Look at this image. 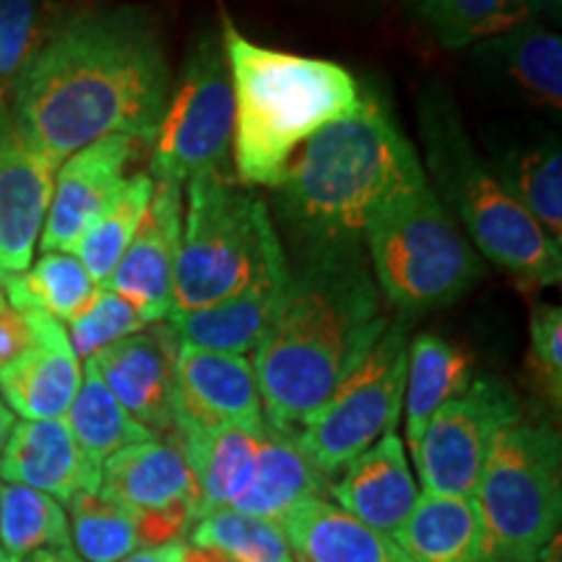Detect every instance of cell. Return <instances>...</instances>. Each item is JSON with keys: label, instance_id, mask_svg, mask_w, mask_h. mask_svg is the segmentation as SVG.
Masks as SVG:
<instances>
[{"label": "cell", "instance_id": "31", "mask_svg": "<svg viewBox=\"0 0 562 562\" xmlns=\"http://www.w3.org/2000/svg\"><path fill=\"white\" fill-rule=\"evenodd\" d=\"M0 547L11 560L24 562L40 552L74 550L68 516L45 492L0 484Z\"/></svg>", "mask_w": 562, "mask_h": 562}, {"label": "cell", "instance_id": "24", "mask_svg": "<svg viewBox=\"0 0 562 562\" xmlns=\"http://www.w3.org/2000/svg\"><path fill=\"white\" fill-rule=\"evenodd\" d=\"M326 487L328 480L313 467L297 438L266 427L248 490L232 510L281 526L300 503L321 497Z\"/></svg>", "mask_w": 562, "mask_h": 562}, {"label": "cell", "instance_id": "12", "mask_svg": "<svg viewBox=\"0 0 562 562\" xmlns=\"http://www.w3.org/2000/svg\"><path fill=\"white\" fill-rule=\"evenodd\" d=\"M100 495L131 513L140 547L182 542L199 521V490L172 440H140L110 456Z\"/></svg>", "mask_w": 562, "mask_h": 562}, {"label": "cell", "instance_id": "11", "mask_svg": "<svg viewBox=\"0 0 562 562\" xmlns=\"http://www.w3.org/2000/svg\"><path fill=\"white\" fill-rule=\"evenodd\" d=\"M521 417V402L508 383L490 375L476 378L461 396L432 414L412 451L422 487L432 495L474 501L492 440Z\"/></svg>", "mask_w": 562, "mask_h": 562}, {"label": "cell", "instance_id": "45", "mask_svg": "<svg viewBox=\"0 0 562 562\" xmlns=\"http://www.w3.org/2000/svg\"><path fill=\"white\" fill-rule=\"evenodd\" d=\"M0 562H16V560H11V558H9V554H5V552H3V547H0Z\"/></svg>", "mask_w": 562, "mask_h": 562}, {"label": "cell", "instance_id": "3", "mask_svg": "<svg viewBox=\"0 0 562 562\" xmlns=\"http://www.w3.org/2000/svg\"><path fill=\"white\" fill-rule=\"evenodd\" d=\"M427 182L414 146L375 97L305 140L281 178L279 214L305 252L360 245L372 216Z\"/></svg>", "mask_w": 562, "mask_h": 562}, {"label": "cell", "instance_id": "8", "mask_svg": "<svg viewBox=\"0 0 562 562\" xmlns=\"http://www.w3.org/2000/svg\"><path fill=\"white\" fill-rule=\"evenodd\" d=\"M430 161L440 191L472 243L497 269L526 286H552L562 279V243L501 186L459 131L438 128Z\"/></svg>", "mask_w": 562, "mask_h": 562}, {"label": "cell", "instance_id": "13", "mask_svg": "<svg viewBox=\"0 0 562 562\" xmlns=\"http://www.w3.org/2000/svg\"><path fill=\"white\" fill-rule=\"evenodd\" d=\"M180 339L170 323L146 326L89 357L117 404L151 435H175V357Z\"/></svg>", "mask_w": 562, "mask_h": 562}, {"label": "cell", "instance_id": "34", "mask_svg": "<svg viewBox=\"0 0 562 562\" xmlns=\"http://www.w3.org/2000/svg\"><path fill=\"white\" fill-rule=\"evenodd\" d=\"M191 544L214 550L227 562H294L277 524L240 510H214L191 529Z\"/></svg>", "mask_w": 562, "mask_h": 562}, {"label": "cell", "instance_id": "20", "mask_svg": "<svg viewBox=\"0 0 562 562\" xmlns=\"http://www.w3.org/2000/svg\"><path fill=\"white\" fill-rule=\"evenodd\" d=\"M328 490L339 508L391 539L419 497L404 442L396 432L383 435L375 446L357 456L344 469L341 480L328 484Z\"/></svg>", "mask_w": 562, "mask_h": 562}, {"label": "cell", "instance_id": "10", "mask_svg": "<svg viewBox=\"0 0 562 562\" xmlns=\"http://www.w3.org/2000/svg\"><path fill=\"white\" fill-rule=\"evenodd\" d=\"M235 128V94L227 58L214 40H203L180 70L178 87L151 138L154 182L182 186L193 175L224 167Z\"/></svg>", "mask_w": 562, "mask_h": 562}, {"label": "cell", "instance_id": "38", "mask_svg": "<svg viewBox=\"0 0 562 562\" xmlns=\"http://www.w3.org/2000/svg\"><path fill=\"white\" fill-rule=\"evenodd\" d=\"M531 349L529 362L533 378L542 385L547 398L560 406L562 398V311L552 305H537L529 323Z\"/></svg>", "mask_w": 562, "mask_h": 562}, {"label": "cell", "instance_id": "36", "mask_svg": "<svg viewBox=\"0 0 562 562\" xmlns=\"http://www.w3.org/2000/svg\"><path fill=\"white\" fill-rule=\"evenodd\" d=\"M50 32L40 0H0V133L13 128V91Z\"/></svg>", "mask_w": 562, "mask_h": 562}, {"label": "cell", "instance_id": "43", "mask_svg": "<svg viewBox=\"0 0 562 562\" xmlns=\"http://www.w3.org/2000/svg\"><path fill=\"white\" fill-rule=\"evenodd\" d=\"M24 562H83L74 550H53V552H40L34 558Z\"/></svg>", "mask_w": 562, "mask_h": 562}, {"label": "cell", "instance_id": "15", "mask_svg": "<svg viewBox=\"0 0 562 562\" xmlns=\"http://www.w3.org/2000/svg\"><path fill=\"white\" fill-rule=\"evenodd\" d=\"M140 140L108 136L83 146L55 172L50 206L40 235L42 252H70L97 214L128 178Z\"/></svg>", "mask_w": 562, "mask_h": 562}, {"label": "cell", "instance_id": "35", "mask_svg": "<svg viewBox=\"0 0 562 562\" xmlns=\"http://www.w3.org/2000/svg\"><path fill=\"white\" fill-rule=\"evenodd\" d=\"M70 505V544L83 562H121L140 550L133 516L100 492L74 497Z\"/></svg>", "mask_w": 562, "mask_h": 562}, {"label": "cell", "instance_id": "44", "mask_svg": "<svg viewBox=\"0 0 562 562\" xmlns=\"http://www.w3.org/2000/svg\"><path fill=\"white\" fill-rule=\"evenodd\" d=\"M521 5L529 13V19L533 13H542V11H550V9H558L560 0H521Z\"/></svg>", "mask_w": 562, "mask_h": 562}, {"label": "cell", "instance_id": "37", "mask_svg": "<svg viewBox=\"0 0 562 562\" xmlns=\"http://www.w3.org/2000/svg\"><path fill=\"white\" fill-rule=\"evenodd\" d=\"M146 326L149 323L140 318V313L128 300L102 286L97 297L87 305V311L66 323V334L76 357L87 362L97 351L108 349L110 344L121 341L125 336L144 331Z\"/></svg>", "mask_w": 562, "mask_h": 562}, {"label": "cell", "instance_id": "39", "mask_svg": "<svg viewBox=\"0 0 562 562\" xmlns=\"http://www.w3.org/2000/svg\"><path fill=\"white\" fill-rule=\"evenodd\" d=\"M32 347V326L26 315L11 307L9 302L0 305V368L19 360Z\"/></svg>", "mask_w": 562, "mask_h": 562}, {"label": "cell", "instance_id": "7", "mask_svg": "<svg viewBox=\"0 0 562 562\" xmlns=\"http://www.w3.org/2000/svg\"><path fill=\"white\" fill-rule=\"evenodd\" d=\"M480 562H544L562 518V442L547 422L503 427L474 492Z\"/></svg>", "mask_w": 562, "mask_h": 562}, {"label": "cell", "instance_id": "41", "mask_svg": "<svg viewBox=\"0 0 562 562\" xmlns=\"http://www.w3.org/2000/svg\"><path fill=\"white\" fill-rule=\"evenodd\" d=\"M175 547H178V542L159 544V547H140V550L128 554V558H123L121 562H170L175 554Z\"/></svg>", "mask_w": 562, "mask_h": 562}, {"label": "cell", "instance_id": "2", "mask_svg": "<svg viewBox=\"0 0 562 562\" xmlns=\"http://www.w3.org/2000/svg\"><path fill=\"white\" fill-rule=\"evenodd\" d=\"M362 245L305 252L290 266L277 318L252 355L263 419L297 435L389 328Z\"/></svg>", "mask_w": 562, "mask_h": 562}, {"label": "cell", "instance_id": "26", "mask_svg": "<svg viewBox=\"0 0 562 562\" xmlns=\"http://www.w3.org/2000/svg\"><path fill=\"white\" fill-rule=\"evenodd\" d=\"M474 381L472 357L438 334H419L409 341L406 357V440L409 451L425 432L432 414L461 396Z\"/></svg>", "mask_w": 562, "mask_h": 562}, {"label": "cell", "instance_id": "33", "mask_svg": "<svg viewBox=\"0 0 562 562\" xmlns=\"http://www.w3.org/2000/svg\"><path fill=\"white\" fill-rule=\"evenodd\" d=\"M495 178L542 224L552 240L562 243V157L558 144L510 151Z\"/></svg>", "mask_w": 562, "mask_h": 562}, {"label": "cell", "instance_id": "21", "mask_svg": "<svg viewBox=\"0 0 562 562\" xmlns=\"http://www.w3.org/2000/svg\"><path fill=\"white\" fill-rule=\"evenodd\" d=\"M290 286V266L266 273L243 292L199 307V311L172 313L170 323L182 344L191 347L224 351V355H248L261 344L269 326L277 318L281 302Z\"/></svg>", "mask_w": 562, "mask_h": 562}, {"label": "cell", "instance_id": "40", "mask_svg": "<svg viewBox=\"0 0 562 562\" xmlns=\"http://www.w3.org/2000/svg\"><path fill=\"white\" fill-rule=\"evenodd\" d=\"M170 562H227V560H224L222 554H216L214 550H203V547H195L191 542H178Z\"/></svg>", "mask_w": 562, "mask_h": 562}, {"label": "cell", "instance_id": "22", "mask_svg": "<svg viewBox=\"0 0 562 562\" xmlns=\"http://www.w3.org/2000/svg\"><path fill=\"white\" fill-rule=\"evenodd\" d=\"M266 427L232 425L175 435L172 442L186 456L199 490V521L209 513L232 508L248 490Z\"/></svg>", "mask_w": 562, "mask_h": 562}, {"label": "cell", "instance_id": "27", "mask_svg": "<svg viewBox=\"0 0 562 562\" xmlns=\"http://www.w3.org/2000/svg\"><path fill=\"white\" fill-rule=\"evenodd\" d=\"M480 53L495 63L531 102L560 110L562 104V40L526 19L510 32L482 42Z\"/></svg>", "mask_w": 562, "mask_h": 562}, {"label": "cell", "instance_id": "4", "mask_svg": "<svg viewBox=\"0 0 562 562\" xmlns=\"http://www.w3.org/2000/svg\"><path fill=\"white\" fill-rule=\"evenodd\" d=\"M235 128L232 151L243 186L277 191L297 146L357 110L362 91L334 60L271 50L224 24Z\"/></svg>", "mask_w": 562, "mask_h": 562}, {"label": "cell", "instance_id": "5", "mask_svg": "<svg viewBox=\"0 0 562 562\" xmlns=\"http://www.w3.org/2000/svg\"><path fill=\"white\" fill-rule=\"evenodd\" d=\"M286 266L269 206L240 180H232L224 167L188 180L170 315L227 300Z\"/></svg>", "mask_w": 562, "mask_h": 562}, {"label": "cell", "instance_id": "17", "mask_svg": "<svg viewBox=\"0 0 562 562\" xmlns=\"http://www.w3.org/2000/svg\"><path fill=\"white\" fill-rule=\"evenodd\" d=\"M0 480L70 503L79 495L100 492L102 467L81 451L63 417L24 419L13 425L0 456Z\"/></svg>", "mask_w": 562, "mask_h": 562}, {"label": "cell", "instance_id": "42", "mask_svg": "<svg viewBox=\"0 0 562 562\" xmlns=\"http://www.w3.org/2000/svg\"><path fill=\"white\" fill-rule=\"evenodd\" d=\"M13 425H16L13 412L3 402H0V456H3V451H5V442H9V438H11Z\"/></svg>", "mask_w": 562, "mask_h": 562}, {"label": "cell", "instance_id": "1", "mask_svg": "<svg viewBox=\"0 0 562 562\" xmlns=\"http://www.w3.org/2000/svg\"><path fill=\"white\" fill-rule=\"evenodd\" d=\"M170 91V63L144 11H83L55 24L21 74L11 125L21 144L60 167L108 136L151 140Z\"/></svg>", "mask_w": 562, "mask_h": 562}, {"label": "cell", "instance_id": "6", "mask_svg": "<svg viewBox=\"0 0 562 562\" xmlns=\"http://www.w3.org/2000/svg\"><path fill=\"white\" fill-rule=\"evenodd\" d=\"M375 284L402 313H427L463 297L484 273L480 252L430 182L396 195L368 222Z\"/></svg>", "mask_w": 562, "mask_h": 562}, {"label": "cell", "instance_id": "23", "mask_svg": "<svg viewBox=\"0 0 562 562\" xmlns=\"http://www.w3.org/2000/svg\"><path fill=\"white\" fill-rule=\"evenodd\" d=\"M279 529L305 562H412L391 537L323 497L300 503Z\"/></svg>", "mask_w": 562, "mask_h": 562}, {"label": "cell", "instance_id": "28", "mask_svg": "<svg viewBox=\"0 0 562 562\" xmlns=\"http://www.w3.org/2000/svg\"><path fill=\"white\" fill-rule=\"evenodd\" d=\"M5 302L16 311L53 315L63 326L87 311L102 290L74 252H42L26 271L3 281Z\"/></svg>", "mask_w": 562, "mask_h": 562}, {"label": "cell", "instance_id": "18", "mask_svg": "<svg viewBox=\"0 0 562 562\" xmlns=\"http://www.w3.org/2000/svg\"><path fill=\"white\" fill-rule=\"evenodd\" d=\"M21 313L32 326V347L0 368V393L24 419H58L79 393L81 362L60 321L40 311Z\"/></svg>", "mask_w": 562, "mask_h": 562}, {"label": "cell", "instance_id": "32", "mask_svg": "<svg viewBox=\"0 0 562 562\" xmlns=\"http://www.w3.org/2000/svg\"><path fill=\"white\" fill-rule=\"evenodd\" d=\"M409 3L446 50L476 47L529 19L521 0H409Z\"/></svg>", "mask_w": 562, "mask_h": 562}, {"label": "cell", "instance_id": "29", "mask_svg": "<svg viewBox=\"0 0 562 562\" xmlns=\"http://www.w3.org/2000/svg\"><path fill=\"white\" fill-rule=\"evenodd\" d=\"M151 193L154 180L149 172L128 175L121 191L112 195L108 206L97 214V220L89 224L70 250L100 286L108 284L123 252L128 250L133 235L138 232L146 209H149Z\"/></svg>", "mask_w": 562, "mask_h": 562}, {"label": "cell", "instance_id": "16", "mask_svg": "<svg viewBox=\"0 0 562 562\" xmlns=\"http://www.w3.org/2000/svg\"><path fill=\"white\" fill-rule=\"evenodd\" d=\"M182 232V186L154 182L144 222L104 286L128 300L146 323H161L172 311L175 261Z\"/></svg>", "mask_w": 562, "mask_h": 562}, {"label": "cell", "instance_id": "25", "mask_svg": "<svg viewBox=\"0 0 562 562\" xmlns=\"http://www.w3.org/2000/svg\"><path fill=\"white\" fill-rule=\"evenodd\" d=\"M393 542L412 562H480V513L469 497L425 492Z\"/></svg>", "mask_w": 562, "mask_h": 562}, {"label": "cell", "instance_id": "30", "mask_svg": "<svg viewBox=\"0 0 562 562\" xmlns=\"http://www.w3.org/2000/svg\"><path fill=\"white\" fill-rule=\"evenodd\" d=\"M70 432L83 453L97 467H102L110 456H115L133 442L151 440L154 435L138 425L128 412L117 404V398L108 391L94 370L83 364V378L79 393L70 402L66 417Z\"/></svg>", "mask_w": 562, "mask_h": 562}, {"label": "cell", "instance_id": "14", "mask_svg": "<svg viewBox=\"0 0 562 562\" xmlns=\"http://www.w3.org/2000/svg\"><path fill=\"white\" fill-rule=\"evenodd\" d=\"M232 425H266L252 362L243 355L180 341L175 357V435Z\"/></svg>", "mask_w": 562, "mask_h": 562}, {"label": "cell", "instance_id": "19", "mask_svg": "<svg viewBox=\"0 0 562 562\" xmlns=\"http://www.w3.org/2000/svg\"><path fill=\"white\" fill-rule=\"evenodd\" d=\"M58 165L34 154L16 133H0V286L34 261Z\"/></svg>", "mask_w": 562, "mask_h": 562}, {"label": "cell", "instance_id": "46", "mask_svg": "<svg viewBox=\"0 0 562 562\" xmlns=\"http://www.w3.org/2000/svg\"><path fill=\"white\" fill-rule=\"evenodd\" d=\"M3 302H5V294H3V292H0V305H3Z\"/></svg>", "mask_w": 562, "mask_h": 562}, {"label": "cell", "instance_id": "9", "mask_svg": "<svg viewBox=\"0 0 562 562\" xmlns=\"http://www.w3.org/2000/svg\"><path fill=\"white\" fill-rule=\"evenodd\" d=\"M406 357L409 326L404 321L389 323L328 402L294 435L326 480L344 472L383 435L396 430L404 409Z\"/></svg>", "mask_w": 562, "mask_h": 562}]
</instances>
